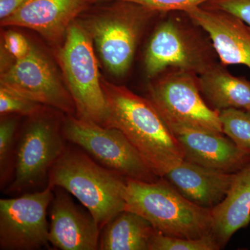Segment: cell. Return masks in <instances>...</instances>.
Instances as JSON below:
<instances>
[{"mask_svg": "<svg viewBox=\"0 0 250 250\" xmlns=\"http://www.w3.org/2000/svg\"><path fill=\"white\" fill-rule=\"evenodd\" d=\"M233 176L184 160L162 177L189 201L212 209L226 196Z\"/></svg>", "mask_w": 250, "mask_h": 250, "instance_id": "16", "label": "cell"}, {"mask_svg": "<svg viewBox=\"0 0 250 250\" xmlns=\"http://www.w3.org/2000/svg\"><path fill=\"white\" fill-rule=\"evenodd\" d=\"M26 0H0V18L4 19L13 14Z\"/></svg>", "mask_w": 250, "mask_h": 250, "instance_id": "27", "label": "cell"}, {"mask_svg": "<svg viewBox=\"0 0 250 250\" xmlns=\"http://www.w3.org/2000/svg\"><path fill=\"white\" fill-rule=\"evenodd\" d=\"M96 1H123L134 3L144 6L154 12L167 11H186L191 8L200 6L202 4L214 0H95Z\"/></svg>", "mask_w": 250, "mask_h": 250, "instance_id": "24", "label": "cell"}, {"mask_svg": "<svg viewBox=\"0 0 250 250\" xmlns=\"http://www.w3.org/2000/svg\"><path fill=\"white\" fill-rule=\"evenodd\" d=\"M17 121L14 118L1 119L0 123V183L4 188L14 175L16 145L15 138Z\"/></svg>", "mask_w": 250, "mask_h": 250, "instance_id": "21", "label": "cell"}, {"mask_svg": "<svg viewBox=\"0 0 250 250\" xmlns=\"http://www.w3.org/2000/svg\"><path fill=\"white\" fill-rule=\"evenodd\" d=\"M213 9L239 18L250 29V0H214Z\"/></svg>", "mask_w": 250, "mask_h": 250, "instance_id": "25", "label": "cell"}, {"mask_svg": "<svg viewBox=\"0 0 250 250\" xmlns=\"http://www.w3.org/2000/svg\"><path fill=\"white\" fill-rule=\"evenodd\" d=\"M212 234L196 239L165 236L156 231L149 242V250H219Z\"/></svg>", "mask_w": 250, "mask_h": 250, "instance_id": "22", "label": "cell"}, {"mask_svg": "<svg viewBox=\"0 0 250 250\" xmlns=\"http://www.w3.org/2000/svg\"><path fill=\"white\" fill-rule=\"evenodd\" d=\"M125 210L148 220L165 236L196 239L211 234V209L189 201L164 177L152 182L126 179Z\"/></svg>", "mask_w": 250, "mask_h": 250, "instance_id": "3", "label": "cell"}, {"mask_svg": "<svg viewBox=\"0 0 250 250\" xmlns=\"http://www.w3.org/2000/svg\"><path fill=\"white\" fill-rule=\"evenodd\" d=\"M4 45L6 50L15 60L24 58L32 48L24 36L13 31H8L4 34Z\"/></svg>", "mask_w": 250, "mask_h": 250, "instance_id": "26", "label": "cell"}, {"mask_svg": "<svg viewBox=\"0 0 250 250\" xmlns=\"http://www.w3.org/2000/svg\"><path fill=\"white\" fill-rule=\"evenodd\" d=\"M53 188L0 200V249L34 250L48 246L47 210Z\"/></svg>", "mask_w": 250, "mask_h": 250, "instance_id": "9", "label": "cell"}, {"mask_svg": "<svg viewBox=\"0 0 250 250\" xmlns=\"http://www.w3.org/2000/svg\"><path fill=\"white\" fill-rule=\"evenodd\" d=\"M1 85L65 113L76 109L71 95L62 86L52 64L33 47L26 57L15 60L1 71Z\"/></svg>", "mask_w": 250, "mask_h": 250, "instance_id": "10", "label": "cell"}, {"mask_svg": "<svg viewBox=\"0 0 250 250\" xmlns=\"http://www.w3.org/2000/svg\"><path fill=\"white\" fill-rule=\"evenodd\" d=\"M108 106L106 127L121 130L154 173L162 177L184 161L178 140L149 100L125 87L103 85Z\"/></svg>", "mask_w": 250, "mask_h": 250, "instance_id": "1", "label": "cell"}, {"mask_svg": "<svg viewBox=\"0 0 250 250\" xmlns=\"http://www.w3.org/2000/svg\"><path fill=\"white\" fill-rule=\"evenodd\" d=\"M100 228L98 222L65 192L58 190L52 201L49 243L62 250L99 249Z\"/></svg>", "mask_w": 250, "mask_h": 250, "instance_id": "12", "label": "cell"}, {"mask_svg": "<svg viewBox=\"0 0 250 250\" xmlns=\"http://www.w3.org/2000/svg\"><path fill=\"white\" fill-rule=\"evenodd\" d=\"M116 1L105 14L88 21L87 31L105 67L120 77L129 70L142 24L154 11L134 3Z\"/></svg>", "mask_w": 250, "mask_h": 250, "instance_id": "7", "label": "cell"}, {"mask_svg": "<svg viewBox=\"0 0 250 250\" xmlns=\"http://www.w3.org/2000/svg\"><path fill=\"white\" fill-rule=\"evenodd\" d=\"M103 229L98 249L101 250H149V242L156 231L146 218L126 210Z\"/></svg>", "mask_w": 250, "mask_h": 250, "instance_id": "19", "label": "cell"}, {"mask_svg": "<svg viewBox=\"0 0 250 250\" xmlns=\"http://www.w3.org/2000/svg\"><path fill=\"white\" fill-rule=\"evenodd\" d=\"M88 31L72 24L60 52L62 70L79 117L105 126L108 106Z\"/></svg>", "mask_w": 250, "mask_h": 250, "instance_id": "5", "label": "cell"}, {"mask_svg": "<svg viewBox=\"0 0 250 250\" xmlns=\"http://www.w3.org/2000/svg\"><path fill=\"white\" fill-rule=\"evenodd\" d=\"M223 134L240 149L250 154V113L238 108L219 112Z\"/></svg>", "mask_w": 250, "mask_h": 250, "instance_id": "20", "label": "cell"}, {"mask_svg": "<svg viewBox=\"0 0 250 250\" xmlns=\"http://www.w3.org/2000/svg\"><path fill=\"white\" fill-rule=\"evenodd\" d=\"M126 179L100 165L88 154L65 148L49 172L47 186L76 197L101 229L125 210Z\"/></svg>", "mask_w": 250, "mask_h": 250, "instance_id": "2", "label": "cell"}, {"mask_svg": "<svg viewBox=\"0 0 250 250\" xmlns=\"http://www.w3.org/2000/svg\"><path fill=\"white\" fill-rule=\"evenodd\" d=\"M90 0H26L16 11L1 20L3 26L29 28L48 39L62 35Z\"/></svg>", "mask_w": 250, "mask_h": 250, "instance_id": "15", "label": "cell"}, {"mask_svg": "<svg viewBox=\"0 0 250 250\" xmlns=\"http://www.w3.org/2000/svg\"><path fill=\"white\" fill-rule=\"evenodd\" d=\"M210 64L200 47L171 19L156 28L145 56L146 73L151 78L169 67L200 74Z\"/></svg>", "mask_w": 250, "mask_h": 250, "instance_id": "11", "label": "cell"}, {"mask_svg": "<svg viewBox=\"0 0 250 250\" xmlns=\"http://www.w3.org/2000/svg\"><path fill=\"white\" fill-rule=\"evenodd\" d=\"M193 72L177 70L152 85L149 101L173 134L184 129L223 133L219 112L206 103Z\"/></svg>", "mask_w": 250, "mask_h": 250, "instance_id": "6", "label": "cell"}, {"mask_svg": "<svg viewBox=\"0 0 250 250\" xmlns=\"http://www.w3.org/2000/svg\"><path fill=\"white\" fill-rule=\"evenodd\" d=\"M174 134L183 149L184 160L228 173H235L250 162V154L223 133L184 129Z\"/></svg>", "mask_w": 250, "mask_h": 250, "instance_id": "14", "label": "cell"}, {"mask_svg": "<svg viewBox=\"0 0 250 250\" xmlns=\"http://www.w3.org/2000/svg\"><path fill=\"white\" fill-rule=\"evenodd\" d=\"M62 129L66 141L82 148L100 165L125 178L146 182L160 178L121 130L72 116L64 122Z\"/></svg>", "mask_w": 250, "mask_h": 250, "instance_id": "4", "label": "cell"}, {"mask_svg": "<svg viewBox=\"0 0 250 250\" xmlns=\"http://www.w3.org/2000/svg\"><path fill=\"white\" fill-rule=\"evenodd\" d=\"M211 234L221 249L250 223V162L234 176L223 201L211 209Z\"/></svg>", "mask_w": 250, "mask_h": 250, "instance_id": "17", "label": "cell"}, {"mask_svg": "<svg viewBox=\"0 0 250 250\" xmlns=\"http://www.w3.org/2000/svg\"><path fill=\"white\" fill-rule=\"evenodd\" d=\"M208 34L224 65H243L250 69V29L233 15L200 6L184 11Z\"/></svg>", "mask_w": 250, "mask_h": 250, "instance_id": "13", "label": "cell"}, {"mask_svg": "<svg viewBox=\"0 0 250 250\" xmlns=\"http://www.w3.org/2000/svg\"><path fill=\"white\" fill-rule=\"evenodd\" d=\"M41 111L40 104L2 85L0 87V113L1 116L14 113L33 116L40 113Z\"/></svg>", "mask_w": 250, "mask_h": 250, "instance_id": "23", "label": "cell"}, {"mask_svg": "<svg viewBox=\"0 0 250 250\" xmlns=\"http://www.w3.org/2000/svg\"><path fill=\"white\" fill-rule=\"evenodd\" d=\"M199 88L206 103L215 111L238 108L250 113V82L237 77L216 64L200 74Z\"/></svg>", "mask_w": 250, "mask_h": 250, "instance_id": "18", "label": "cell"}, {"mask_svg": "<svg viewBox=\"0 0 250 250\" xmlns=\"http://www.w3.org/2000/svg\"><path fill=\"white\" fill-rule=\"evenodd\" d=\"M40 113L31 116L18 141L14 175L7 187L9 193L29 190L47 180L49 171L66 148L63 129Z\"/></svg>", "mask_w": 250, "mask_h": 250, "instance_id": "8", "label": "cell"}]
</instances>
